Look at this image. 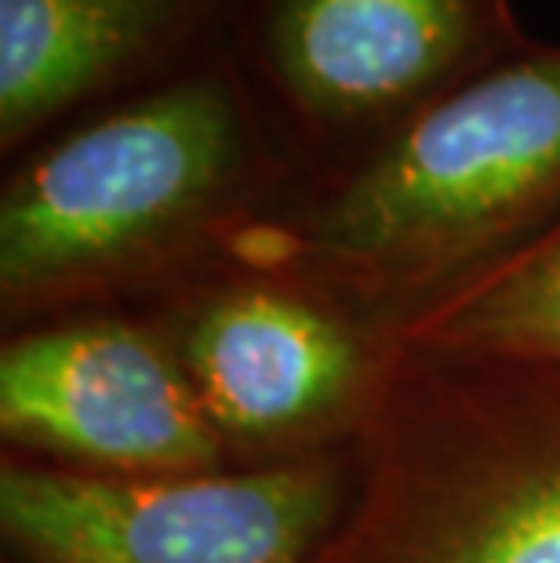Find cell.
<instances>
[{
	"label": "cell",
	"instance_id": "3957f363",
	"mask_svg": "<svg viewBox=\"0 0 560 563\" xmlns=\"http://www.w3.org/2000/svg\"><path fill=\"white\" fill-rule=\"evenodd\" d=\"M309 563H560V367L386 345Z\"/></svg>",
	"mask_w": 560,
	"mask_h": 563
},
{
	"label": "cell",
	"instance_id": "7a4b0ae2",
	"mask_svg": "<svg viewBox=\"0 0 560 563\" xmlns=\"http://www.w3.org/2000/svg\"><path fill=\"white\" fill-rule=\"evenodd\" d=\"M292 178L219 41L15 164L0 197L4 309L80 302L230 251Z\"/></svg>",
	"mask_w": 560,
	"mask_h": 563
},
{
	"label": "cell",
	"instance_id": "9c48e42d",
	"mask_svg": "<svg viewBox=\"0 0 560 563\" xmlns=\"http://www.w3.org/2000/svg\"><path fill=\"white\" fill-rule=\"evenodd\" d=\"M411 353L560 367V222L393 320Z\"/></svg>",
	"mask_w": 560,
	"mask_h": 563
},
{
	"label": "cell",
	"instance_id": "ba28073f",
	"mask_svg": "<svg viewBox=\"0 0 560 563\" xmlns=\"http://www.w3.org/2000/svg\"><path fill=\"white\" fill-rule=\"evenodd\" d=\"M230 0H0V150L102 110L222 41Z\"/></svg>",
	"mask_w": 560,
	"mask_h": 563
},
{
	"label": "cell",
	"instance_id": "5b68a950",
	"mask_svg": "<svg viewBox=\"0 0 560 563\" xmlns=\"http://www.w3.org/2000/svg\"><path fill=\"white\" fill-rule=\"evenodd\" d=\"M350 498L331 459L110 476L4 462L0 531L26 563H309Z\"/></svg>",
	"mask_w": 560,
	"mask_h": 563
},
{
	"label": "cell",
	"instance_id": "8992f818",
	"mask_svg": "<svg viewBox=\"0 0 560 563\" xmlns=\"http://www.w3.org/2000/svg\"><path fill=\"white\" fill-rule=\"evenodd\" d=\"M8 443L110 476H189L222 462L178 350L142 323L85 317L19 334L0 353Z\"/></svg>",
	"mask_w": 560,
	"mask_h": 563
},
{
	"label": "cell",
	"instance_id": "277c9868",
	"mask_svg": "<svg viewBox=\"0 0 560 563\" xmlns=\"http://www.w3.org/2000/svg\"><path fill=\"white\" fill-rule=\"evenodd\" d=\"M528 41L517 0H230L222 22L226 55L299 178L339 172Z\"/></svg>",
	"mask_w": 560,
	"mask_h": 563
},
{
	"label": "cell",
	"instance_id": "6da1fadb",
	"mask_svg": "<svg viewBox=\"0 0 560 563\" xmlns=\"http://www.w3.org/2000/svg\"><path fill=\"white\" fill-rule=\"evenodd\" d=\"M560 222V44L528 41L361 157L288 186L230 255L393 320Z\"/></svg>",
	"mask_w": 560,
	"mask_h": 563
},
{
	"label": "cell",
	"instance_id": "52a82bcc",
	"mask_svg": "<svg viewBox=\"0 0 560 563\" xmlns=\"http://www.w3.org/2000/svg\"><path fill=\"white\" fill-rule=\"evenodd\" d=\"M183 328L178 361L226 443L281 448L361 426L386 364L336 298L259 266L205 287Z\"/></svg>",
	"mask_w": 560,
	"mask_h": 563
}]
</instances>
